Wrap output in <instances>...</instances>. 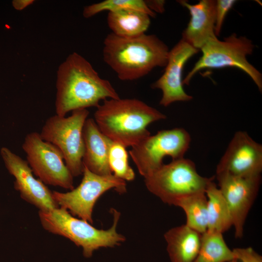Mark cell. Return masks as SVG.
<instances>
[{
    "label": "cell",
    "mask_w": 262,
    "mask_h": 262,
    "mask_svg": "<svg viewBox=\"0 0 262 262\" xmlns=\"http://www.w3.org/2000/svg\"><path fill=\"white\" fill-rule=\"evenodd\" d=\"M0 155L8 172L15 178L14 187L22 199L39 211L59 208L53 198L52 192L39 179L34 177L27 161L6 147L1 148Z\"/></svg>",
    "instance_id": "13"
},
{
    "label": "cell",
    "mask_w": 262,
    "mask_h": 262,
    "mask_svg": "<svg viewBox=\"0 0 262 262\" xmlns=\"http://www.w3.org/2000/svg\"><path fill=\"white\" fill-rule=\"evenodd\" d=\"M191 141L190 134L183 128L161 130L131 147L129 154L145 178L162 166L165 157L172 160L183 158Z\"/></svg>",
    "instance_id": "8"
},
{
    "label": "cell",
    "mask_w": 262,
    "mask_h": 262,
    "mask_svg": "<svg viewBox=\"0 0 262 262\" xmlns=\"http://www.w3.org/2000/svg\"><path fill=\"white\" fill-rule=\"evenodd\" d=\"M178 2L187 8L190 19L182 33V39L199 50L209 40L217 38L215 34L216 0H201L191 4L185 0Z\"/></svg>",
    "instance_id": "15"
},
{
    "label": "cell",
    "mask_w": 262,
    "mask_h": 262,
    "mask_svg": "<svg viewBox=\"0 0 262 262\" xmlns=\"http://www.w3.org/2000/svg\"><path fill=\"white\" fill-rule=\"evenodd\" d=\"M234 259L223 234L207 230L201 235L199 252L194 262H230Z\"/></svg>",
    "instance_id": "20"
},
{
    "label": "cell",
    "mask_w": 262,
    "mask_h": 262,
    "mask_svg": "<svg viewBox=\"0 0 262 262\" xmlns=\"http://www.w3.org/2000/svg\"><path fill=\"white\" fill-rule=\"evenodd\" d=\"M33 0H14L12 5L17 10H22L33 2Z\"/></svg>",
    "instance_id": "27"
},
{
    "label": "cell",
    "mask_w": 262,
    "mask_h": 262,
    "mask_svg": "<svg viewBox=\"0 0 262 262\" xmlns=\"http://www.w3.org/2000/svg\"><path fill=\"white\" fill-rule=\"evenodd\" d=\"M56 115L66 116L77 109L96 108L100 101L120 97L84 57L73 52L60 66L56 81Z\"/></svg>",
    "instance_id": "1"
},
{
    "label": "cell",
    "mask_w": 262,
    "mask_h": 262,
    "mask_svg": "<svg viewBox=\"0 0 262 262\" xmlns=\"http://www.w3.org/2000/svg\"><path fill=\"white\" fill-rule=\"evenodd\" d=\"M82 174L81 182L76 188L66 193L53 191L52 196L58 207L92 224L93 210L98 199L112 189L119 194L125 193L126 183L113 174H95L84 166Z\"/></svg>",
    "instance_id": "9"
},
{
    "label": "cell",
    "mask_w": 262,
    "mask_h": 262,
    "mask_svg": "<svg viewBox=\"0 0 262 262\" xmlns=\"http://www.w3.org/2000/svg\"><path fill=\"white\" fill-rule=\"evenodd\" d=\"M215 177L230 210L235 237L241 238L246 219L260 189L261 175L239 177L219 173Z\"/></svg>",
    "instance_id": "11"
},
{
    "label": "cell",
    "mask_w": 262,
    "mask_h": 262,
    "mask_svg": "<svg viewBox=\"0 0 262 262\" xmlns=\"http://www.w3.org/2000/svg\"><path fill=\"white\" fill-rule=\"evenodd\" d=\"M205 194L207 198V230L223 234L233 226L229 206L214 180L208 185Z\"/></svg>",
    "instance_id": "19"
},
{
    "label": "cell",
    "mask_w": 262,
    "mask_h": 262,
    "mask_svg": "<svg viewBox=\"0 0 262 262\" xmlns=\"http://www.w3.org/2000/svg\"><path fill=\"white\" fill-rule=\"evenodd\" d=\"M111 211L114 222L112 226L106 230L98 229L61 208L47 212L39 211V217L45 230L65 237L81 246L84 256L89 258L95 250L103 247H114L125 240V237L116 231L120 213L114 209Z\"/></svg>",
    "instance_id": "4"
},
{
    "label": "cell",
    "mask_w": 262,
    "mask_h": 262,
    "mask_svg": "<svg viewBox=\"0 0 262 262\" xmlns=\"http://www.w3.org/2000/svg\"><path fill=\"white\" fill-rule=\"evenodd\" d=\"M232 251L237 262H262V256L251 247H237Z\"/></svg>",
    "instance_id": "25"
},
{
    "label": "cell",
    "mask_w": 262,
    "mask_h": 262,
    "mask_svg": "<svg viewBox=\"0 0 262 262\" xmlns=\"http://www.w3.org/2000/svg\"><path fill=\"white\" fill-rule=\"evenodd\" d=\"M181 208L186 215V225L202 234L208 229L207 198L205 193L185 197L175 205Z\"/></svg>",
    "instance_id": "21"
},
{
    "label": "cell",
    "mask_w": 262,
    "mask_h": 262,
    "mask_svg": "<svg viewBox=\"0 0 262 262\" xmlns=\"http://www.w3.org/2000/svg\"><path fill=\"white\" fill-rule=\"evenodd\" d=\"M254 47L251 40L238 36L235 33L222 41L217 37L209 40L200 49L202 56L182 80L183 84L188 85L193 76L202 69L234 67L247 74L262 92V74L246 58L253 53Z\"/></svg>",
    "instance_id": "6"
},
{
    "label": "cell",
    "mask_w": 262,
    "mask_h": 262,
    "mask_svg": "<svg viewBox=\"0 0 262 262\" xmlns=\"http://www.w3.org/2000/svg\"><path fill=\"white\" fill-rule=\"evenodd\" d=\"M230 262H237V261L234 259Z\"/></svg>",
    "instance_id": "28"
},
{
    "label": "cell",
    "mask_w": 262,
    "mask_h": 262,
    "mask_svg": "<svg viewBox=\"0 0 262 262\" xmlns=\"http://www.w3.org/2000/svg\"><path fill=\"white\" fill-rule=\"evenodd\" d=\"M199 50L182 38L169 50L164 73L151 85L152 88L162 91L161 105L167 107L175 102L192 99L183 89L182 74L185 63Z\"/></svg>",
    "instance_id": "14"
},
{
    "label": "cell",
    "mask_w": 262,
    "mask_h": 262,
    "mask_svg": "<svg viewBox=\"0 0 262 262\" xmlns=\"http://www.w3.org/2000/svg\"><path fill=\"white\" fill-rule=\"evenodd\" d=\"M215 176H201L195 163L184 157L164 164L158 169L144 178L147 190L164 203L175 206L180 199L187 196L205 193Z\"/></svg>",
    "instance_id": "5"
},
{
    "label": "cell",
    "mask_w": 262,
    "mask_h": 262,
    "mask_svg": "<svg viewBox=\"0 0 262 262\" xmlns=\"http://www.w3.org/2000/svg\"><path fill=\"white\" fill-rule=\"evenodd\" d=\"M262 172V145L246 131H236L217 165L216 173L253 177Z\"/></svg>",
    "instance_id": "12"
},
{
    "label": "cell",
    "mask_w": 262,
    "mask_h": 262,
    "mask_svg": "<svg viewBox=\"0 0 262 262\" xmlns=\"http://www.w3.org/2000/svg\"><path fill=\"white\" fill-rule=\"evenodd\" d=\"M148 14L133 10L108 12L107 22L111 33L120 37H130L145 33L150 24Z\"/></svg>",
    "instance_id": "18"
},
{
    "label": "cell",
    "mask_w": 262,
    "mask_h": 262,
    "mask_svg": "<svg viewBox=\"0 0 262 262\" xmlns=\"http://www.w3.org/2000/svg\"><path fill=\"white\" fill-rule=\"evenodd\" d=\"M89 114L87 109H81L72 111L67 117L55 115L47 119L39 133L43 140L60 150L73 177L83 172V128Z\"/></svg>",
    "instance_id": "7"
},
{
    "label": "cell",
    "mask_w": 262,
    "mask_h": 262,
    "mask_svg": "<svg viewBox=\"0 0 262 262\" xmlns=\"http://www.w3.org/2000/svg\"><path fill=\"white\" fill-rule=\"evenodd\" d=\"M83 165L98 175H112L108 162L109 139L99 130L94 118H88L86 120L83 128Z\"/></svg>",
    "instance_id": "16"
},
{
    "label": "cell",
    "mask_w": 262,
    "mask_h": 262,
    "mask_svg": "<svg viewBox=\"0 0 262 262\" xmlns=\"http://www.w3.org/2000/svg\"><path fill=\"white\" fill-rule=\"evenodd\" d=\"M236 1L235 0H216L215 34L216 36L220 34L227 14Z\"/></svg>",
    "instance_id": "24"
},
{
    "label": "cell",
    "mask_w": 262,
    "mask_h": 262,
    "mask_svg": "<svg viewBox=\"0 0 262 262\" xmlns=\"http://www.w3.org/2000/svg\"><path fill=\"white\" fill-rule=\"evenodd\" d=\"M169 50L154 34L123 37L112 33L103 42L104 62L122 81L140 79L156 67H165Z\"/></svg>",
    "instance_id": "2"
},
{
    "label": "cell",
    "mask_w": 262,
    "mask_h": 262,
    "mask_svg": "<svg viewBox=\"0 0 262 262\" xmlns=\"http://www.w3.org/2000/svg\"><path fill=\"white\" fill-rule=\"evenodd\" d=\"M133 10L145 13L154 17L156 14L149 10L144 0H105L84 8L83 16L89 18L104 11L108 12Z\"/></svg>",
    "instance_id": "22"
},
{
    "label": "cell",
    "mask_w": 262,
    "mask_h": 262,
    "mask_svg": "<svg viewBox=\"0 0 262 262\" xmlns=\"http://www.w3.org/2000/svg\"><path fill=\"white\" fill-rule=\"evenodd\" d=\"M201 235L186 224L168 230L164 238L171 262H194L200 249Z\"/></svg>",
    "instance_id": "17"
},
{
    "label": "cell",
    "mask_w": 262,
    "mask_h": 262,
    "mask_svg": "<svg viewBox=\"0 0 262 262\" xmlns=\"http://www.w3.org/2000/svg\"><path fill=\"white\" fill-rule=\"evenodd\" d=\"M94 113L101 132L111 141L132 147L150 135L151 123L165 119V115L136 98H108Z\"/></svg>",
    "instance_id": "3"
},
{
    "label": "cell",
    "mask_w": 262,
    "mask_h": 262,
    "mask_svg": "<svg viewBox=\"0 0 262 262\" xmlns=\"http://www.w3.org/2000/svg\"><path fill=\"white\" fill-rule=\"evenodd\" d=\"M148 8L156 14L163 13L164 10L165 1L163 0H144Z\"/></svg>",
    "instance_id": "26"
},
{
    "label": "cell",
    "mask_w": 262,
    "mask_h": 262,
    "mask_svg": "<svg viewBox=\"0 0 262 262\" xmlns=\"http://www.w3.org/2000/svg\"><path fill=\"white\" fill-rule=\"evenodd\" d=\"M126 148L109 139L108 162L112 174L125 181H130L134 180L135 175L129 164Z\"/></svg>",
    "instance_id": "23"
},
{
    "label": "cell",
    "mask_w": 262,
    "mask_h": 262,
    "mask_svg": "<svg viewBox=\"0 0 262 262\" xmlns=\"http://www.w3.org/2000/svg\"><path fill=\"white\" fill-rule=\"evenodd\" d=\"M22 147L33 174L44 184L72 190L73 176L67 167L60 150L33 131L25 137Z\"/></svg>",
    "instance_id": "10"
}]
</instances>
